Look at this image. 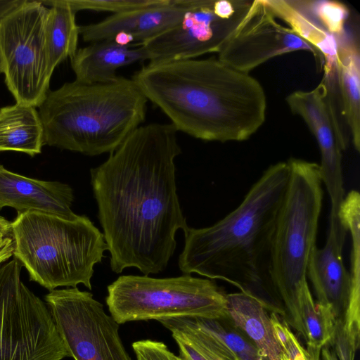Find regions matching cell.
Segmentation results:
<instances>
[{"label": "cell", "instance_id": "cell-2", "mask_svg": "<svg viewBox=\"0 0 360 360\" xmlns=\"http://www.w3.org/2000/svg\"><path fill=\"white\" fill-rule=\"evenodd\" d=\"M178 131L206 141H243L266 118L259 82L218 58L150 63L132 77Z\"/></svg>", "mask_w": 360, "mask_h": 360}, {"label": "cell", "instance_id": "cell-20", "mask_svg": "<svg viewBox=\"0 0 360 360\" xmlns=\"http://www.w3.org/2000/svg\"><path fill=\"white\" fill-rule=\"evenodd\" d=\"M276 18L284 21L301 38L311 45L323 60L322 80L333 86L337 84V41L295 1L265 0Z\"/></svg>", "mask_w": 360, "mask_h": 360}, {"label": "cell", "instance_id": "cell-12", "mask_svg": "<svg viewBox=\"0 0 360 360\" xmlns=\"http://www.w3.org/2000/svg\"><path fill=\"white\" fill-rule=\"evenodd\" d=\"M299 51L311 53L322 68V58L311 45L279 23L265 0H253L217 58L236 70L249 73L274 57Z\"/></svg>", "mask_w": 360, "mask_h": 360}, {"label": "cell", "instance_id": "cell-19", "mask_svg": "<svg viewBox=\"0 0 360 360\" xmlns=\"http://www.w3.org/2000/svg\"><path fill=\"white\" fill-rule=\"evenodd\" d=\"M337 41L336 78L340 110L352 143L360 150V51L357 39L347 33Z\"/></svg>", "mask_w": 360, "mask_h": 360}, {"label": "cell", "instance_id": "cell-30", "mask_svg": "<svg viewBox=\"0 0 360 360\" xmlns=\"http://www.w3.org/2000/svg\"><path fill=\"white\" fill-rule=\"evenodd\" d=\"M14 243L11 233L0 236V264L13 256Z\"/></svg>", "mask_w": 360, "mask_h": 360}, {"label": "cell", "instance_id": "cell-10", "mask_svg": "<svg viewBox=\"0 0 360 360\" xmlns=\"http://www.w3.org/2000/svg\"><path fill=\"white\" fill-rule=\"evenodd\" d=\"M250 0H188L189 9L174 27L141 45L150 63L195 59L219 53L249 11Z\"/></svg>", "mask_w": 360, "mask_h": 360}, {"label": "cell", "instance_id": "cell-9", "mask_svg": "<svg viewBox=\"0 0 360 360\" xmlns=\"http://www.w3.org/2000/svg\"><path fill=\"white\" fill-rule=\"evenodd\" d=\"M48 13L40 1L25 0L0 19L1 73L16 103L39 107L49 91Z\"/></svg>", "mask_w": 360, "mask_h": 360}, {"label": "cell", "instance_id": "cell-13", "mask_svg": "<svg viewBox=\"0 0 360 360\" xmlns=\"http://www.w3.org/2000/svg\"><path fill=\"white\" fill-rule=\"evenodd\" d=\"M334 101L321 81L311 91H296L286 98L291 112L303 119L315 136L321 153L320 175L330 200V219H338L345 198L342 152L347 148V141Z\"/></svg>", "mask_w": 360, "mask_h": 360}, {"label": "cell", "instance_id": "cell-1", "mask_svg": "<svg viewBox=\"0 0 360 360\" xmlns=\"http://www.w3.org/2000/svg\"><path fill=\"white\" fill-rule=\"evenodd\" d=\"M171 124L141 125L99 166L90 169L98 218L116 274L129 267L145 276L167 266L179 230L188 228L176 192L181 154Z\"/></svg>", "mask_w": 360, "mask_h": 360}, {"label": "cell", "instance_id": "cell-33", "mask_svg": "<svg viewBox=\"0 0 360 360\" xmlns=\"http://www.w3.org/2000/svg\"><path fill=\"white\" fill-rule=\"evenodd\" d=\"M11 233V221L0 215V236Z\"/></svg>", "mask_w": 360, "mask_h": 360}, {"label": "cell", "instance_id": "cell-23", "mask_svg": "<svg viewBox=\"0 0 360 360\" xmlns=\"http://www.w3.org/2000/svg\"><path fill=\"white\" fill-rule=\"evenodd\" d=\"M51 6L46 24V39L49 68H55L67 58H72L77 50L79 26L75 20L76 11L66 0L40 1Z\"/></svg>", "mask_w": 360, "mask_h": 360}, {"label": "cell", "instance_id": "cell-21", "mask_svg": "<svg viewBox=\"0 0 360 360\" xmlns=\"http://www.w3.org/2000/svg\"><path fill=\"white\" fill-rule=\"evenodd\" d=\"M229 318L244 331L267 360H281V349L272 330L268 304L245 291L226 294Z\"/></svg>", "mask_w": 360, "mask_h": 360}, {"label": "cell", "instance_id": "cell-32", "mask_svg": "<svg viewBox=\"0 0 360 360\" xmlns=\"http://www.w3.org/2000/svg\"><path fill=\"white\" fill-rule=\"evenodd\" d=\"M320 360H338L334 351L330 348L329 344L321 349Z\"/></svg>", "mask_w": 360, "mask_h": 360}, {"label": "cell", "instance_id": "cell-24", "mask_svg": "<svg viewBox=\"0 0 360 360\" xmlns=\"http://www.w3.org/2000/svg\"><path fill=\"white\" fill-rule=\"evenodd\" d=\"M300 302L302 335L306 340L307 350L320 359L321 349L333 338L337 318L330 308L315 302L308 283L302 290Z\"/></svg>", "mask_w": 360, "mask_h": 360}, {"label": "cell", "instance_id": "cell-6", "mask_svg": "<svg viewBox=\"0 0 360 360\" xmlns=\"http://www.w3.org/2000/svg\"><path fill=\"white\" fill-rule=\"evenodd\" d=\"M287 162L289 179L272 236L269 277L285 307L289 323L302 335L300 294L316 246L323 190L317 163L295 158Z\"/></svg>", "mask_w": 360, "mask_h": 360}, {"label": "cell", "instance_id": "cell-29", "mask_svg": "<svg viewBox=\"0 0 360 360\" xmlns=\"http://www.w3.org/2000/svg\"><path fill=\"white\" fill-rule=\"evenodd\" d=\"M329 345L338 360H354L357 350L345 333L340 318L336 319L334 334Z\"/></svg>", "mask_w": 360, "mask_h": 360}, {"label": "cell", "instance_id": "cell-5", "mask_svg": "<svg viewBox=\"0 0 360 360\" xmlns=\"http://www.w3.org/2000/svg\"><path fill=\"white\" fill-rule=\"evenodd\" d=\"M13 257L30 279L49 291L83 284L91 290L94 266L108 250L103 233L85 215L74 220L39 212L11 222Z\"/></svg>", "mask_w": 360, "mask_h": 360}, {"label": "cell", "instance_id": "cell-4", "mask_svg": "<svg viewBox=\"0 0 360 360\" xmlns=\"http://www.w3.org/2000/svg\"><path fill=\"white\" fill-rule=\"evenodd\" d=\"M148 101L132 78L65 83L39 107L44 144L89 156L111 153L145 121Z\"/></svg>", "mask_w": 360, "mask_h": 360}, {"label": "cell", "instance_id": "cell-36", "mask_svg": "<svg viewBox=\"0 0 360 360\" xmlns=\"http://www.w3.org/2000/svg\"><path fill=\"white\" fill-rule=\"evenodd\" d=\"M1 73V62H0V74Z\"/></svg>", "mask_w": 360, "mask_h": 360}, {"label": "cell", "instance_id": "cell-37", "mask_svg": "<svg viewBox=\"0 0 360 360\" xmlns=\"http://www.w3.org/2000/svg\"></svg>", "mask_w": 360, "mask_h": 360}, {"label": "cell", "instance_id": "cell-17", "mask_svg": "<svg viewBox=\"0 0 360 360\" xmlns=\"http://www.w3.org/2000/svg\"><path fill=\"white\" fill-rule=\"evenodd\" d=\"M70 60L75 81L89 84L113 82L119 77L118 69L147 57L138 44L122 46L108 39L77 49Z\"/></svg>", "mask_w": 360, "mask_h": 360}, {"label": "cell", "instance_id": "cell-16", "mask_svg": "<svg viewBox=\"0 0 360 360\" xmlns=\"http://www.w3.org/2000/svg\"><path fill=\"white\" fill-rule=\"evenodd\" d=\"M73 200L72 188L67 184L32 179L0 165V210L11 207L18 214L39 212L74 220L79 215L71 209Z\"/></svg>", "mask_w": 360, "mask_h": 360}, {"label": "cell", "instance_id": "cell-28", "mask_svg": "<svg viewBox=\"0 0 360 360\" xmlns=\"http://www.w3.org/2000/svg\"><path fill=\"white\" fill-rule=\"evenodd\" d=\"M270 319L274 338L281 349V352L289 360H294L300 352L302 346L287 324L280 321L276 313L273 311L271 314Z\"/></svg>", "mask_w": 360, "mask_h": 360}, {"label": "cell", "instance_id": "cell-27", "mask_svg": "<svg viewBox=\"0 0 360 360\" xmlns=\"http://www.w3.org/2000/svg\"><path fill=\"white\" fill-rule=\"evenodd\" d=\"M209 320L212 326L240 360H264V358L255 347L248 344L239 335L233 333H229L222 326L221 320Z\"/></svg>", "mask_w": 360, "mask_h": 360}, {"label": "cell", "instance_id": "cell-15", "mask_svg": "<svg viewBox=\"0 0 360 360\" xmlns=\"http://www.w3.org/2000/svg\"><path fill=\"white\" fill-rule=\"evenodd\" d=\"M189 9L188 0H165L152 7L112 14L96 23L79 26V34L86 42L112 39L123 32L134 44L142 43L178 24Z\"/></svg>", "mask_w": 360, "mask_h": 360}, {"label": "cell", "instance_id": "cell-31", "mask_svg": "<svg viewBox=\"0 0 360 360\" xmlns=\"http://www.w3.org/2000/svg\"><path fill=\"white\" fill-rule=\"evenodd\" d=\"M25 0H0V19L22 5Z\"/></svg>", "mask_w": 360, "mask_h": 360}, {"label": "cell", "instance_id": "cell-3", "mask_svg": "<svg viewBox=\"0 0 360 360\" xmlns=\"http://www.w3.org/2000/svg\"><path fill=\"white\" fill-rule=\"evenodd\" d=\"M289 174L287 161L269 166L225 217L208 227H188L179 269L227 281L252 294V287L266 281L271 285V245Z\"/></svg>", "mask_w": 360, "mask_h": 360}, {"label": "cell", "instance_id": "cell-11", "mask_svg": "<svg viewBox=\"0 0 360 360\" xmlns=\"http://www.w3.org/2000/svg\"><path fill=\"white\" fill-rule=\"evenodd\" d=\"M56 328L75 360H131L119 326L92 293L77 287L55 289L45 296Z\"/></svg>", "mask_w": 360, "mask_h": 360}, {"label": "cell", "instance_id": "cell-18", "mask_svg": "<svg viewBox=\"0 0 360 360\" xmlns=\"http://www.w3.org/2000/svg\"><path fill=\"white\" fill-rule=\"evenodd\" d=\"M157 321L171 332L182 360H239L207 319L186 316Z\"/></svg>", "mask_w": 360, "mask_h": 360}, {"label": "cell", "instance_id": "cell-35", "mask_svg": "<svg viewBox=\"0 0 360 360\" xmlns=\"http://www.w3.org/2000/svg\"><path fill=\"white\" fill-rule=\"evenodd\" d=\"M281 360H289V359L281 352Z\"/></svg>", "mask_w": 360, "mask_h": 360}, {"label": "cell", "instance_id": "cell-25", "mask_svg": "<svg viewBox=\"0 0 360 360\" xmlns=\"http://www.w3.org/2000/svg\"><path fill=\"white\" fill-rule=\"evenodd\" d=\"M295 1L335 39L346 34L345 24L349 16V9L344 4L328 0Z\"/></svg>", "mask_w": 360, "mask_h": 360}, {"label": "cell", "instance_id": "cell-34", "mask_svg": "<svg viewBox=\"0 0 360 360\" xmlns=\"http://www.w3.org/2000/svg\"><path fill=\"white\" fill-rule=\"evenodd\" d=\"M294 360H320V359L311 355L302 347L300 352L296 356Z\"/></svg>", "mask_w": 360, "mask_h": 360}, {"label": "cell", "instance_id": "cell-22", "mask_svg": "<svg viewBox=\"0 0 360 360\" xmlns=\"http://www.w3.org/2000/svg\"><path fill=\"white\" fill-rule=\"evenodd\" d=\"M44 145V127L36 108L15 103L0 108V151L33 157Z\"/></svg>", "mask_w": 360, "mask_h": 360}, {"label": "cell", "instance_id": "cell-14", "mask_svg": "<svg viewBox=\"0 0 360 360\" xmlns=\"http://www.w3.org/2000/svg\"><path fill=\"white\" fill-rule=\"evenodd\" d=\"M347 233L340 218L330 219L326 243L321 248L313 249L307 271L316 302L330 308L337 319L344 312L351 289L350 273L342 257Z\"/></svg>", "mask_w": 360, "mask_h": 360}, {"label": "cell", "instance_id": "cell-8", "mask_svg": "<svg viewBox=\"0 0 360 360\" xmlns=\"http://www.w3.org/2000/svg\"><path fill=\"white\" fill-rule=\"evenodd\" d=\"M15 257L0 264V360L70 357L50 310L21 280Z\"/></svg>", "mask_w": 360, "mask_h": 360}, {"label": "cell", "instance_id": "cell-26", "mask_svg": "<svg viewBox=\"0 0 360 360\" xmlns=\"http://www.w3.org/2000/svg\"><path fill=\"white\" fill-rule=\"evenodd\" d=\"M70 7L77 11L91 10L112 12V14L152 7L162 4L165 0H66Z\"/></svg>", "mask_w": 360, "mask_h": 360}, {"label": "cell", "instance_id": "cell-7", "mask_svg": "<svg viewBox=\"0 0 360 360\" xmlns=\"http://www.w3.org/2000/svg\"><path fill=\"white\" fill-rule=\"evenodd\" d=\"M107 291L108 311L120 325L174 317L229 318L226 294L213 280L191 274L163 278L121 276Z\"/></svg>", "mask_w": 360, "mask_h": 360}]
</instances>
